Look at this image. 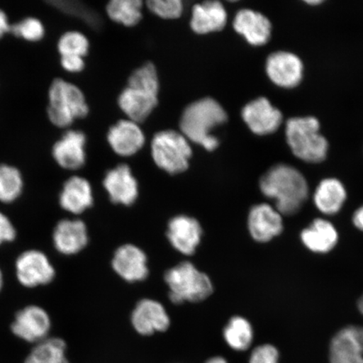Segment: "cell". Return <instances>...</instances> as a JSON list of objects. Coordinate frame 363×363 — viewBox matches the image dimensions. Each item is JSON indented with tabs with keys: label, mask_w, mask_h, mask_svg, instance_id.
<instances>
[{
	"label": "cell",
	"mask_w": 363,
	"mask_h": 363,
	"mask_svg": "<svg viewBox=\"0 0 363 363\" xmlns=\"http://www.w3.org/2000/svg\"><path fill=\"white\" fill-rule=\"evenodd\" d=\"M11 33L26 42L38 43L44 38L45 29L42 21L30 16L12 25Z\"/></svg>",
	"instance_id": "cell-32"
},
{
	"label": "cell",
	"mask_w": 363,
	"mask_h": 363,
	"mask_svg": "<svg viewBox=\"0 0 363 363\" xmlns=\"http://www.w3.org/2000/svg\"><path fill=\"white\" fill-rule=\"evenodd\" d=\"M90 48L89 40L79 30H68L63 33L57 43V49L60 57L79 56L86 57Z\"/></svg>",
	"instance_id": "cell-30"
},
{
	"label": "cell",
	"mask_w": 363,
	"mask_h": 363,
	"mask_svg": "<svg viewBox=\"0 0 363 363\" xmlns=\"http://www.w3.org/2000/svg\"><path fill=\"white\" fill-rule=\"evenodd\" d=\"M357 328L358 339H359L361 346L363 349V326H357Z\"/></svg>",
	"instance_id": "cell-40"
},
{
	"label": "cell",
	"mask_w": 363,
	"mask_h": 363,
	"mask_svg": "<svg viewBox=\"0 0 363 363\" xmlns=\"http://www.w3.org/2000/svg\"><path fill=\"white\" fill-rule=\"evenodd\" d=\"M131 323L140 335H151L169 329L170 319L162 303L145 298L138 303L131 315Z\"/></svg>",
	"instance_id": "cell-18"
},
{
	"label": "cell",
	"mask_w": 363,
	"mask_h": 363,
	"mask_svg": "<svg viewBox=\"0 0 363 363\" xmlns=\"http://www.w3.org/2000/svg\"><path fill=\"white\" fill-rule=\"evenodd\" d=\"M299 238L308 251L328 254L337 246L339 233L333 222L325 218H316L301 230Z\"/></svg>",
	"instance_id": "cell-21"
},
{
	"label": "cell",
	"mask_w": 363,
	"mask_h": 363,
	"mask_svg": "<svg viewBox=\"0 0 363 363\" xmlns=\"http://www.w3.org/2000/svg\"><path fill=\"white\" fill-rule=\"evenodd\" d=\"M48 118L57 128L66 129L89 115V106L82 89L65 79L57 78L49 86Z\"/></svg>",
	"instance_id": "cell-4"
},
{
	"label": "cell",
	"mask_w": 363,
	"mask_h": 363,
	"mask_svg": "<svg viewBox=\"0 0 363 363\" xmlns=\"http://www.w3.org/2000/svg\"><path fill=\"white\" fill-rule=\"evenodd\" d=\"M265 68L272 83L283 89L296 88L301 84L305 72L301 58L287 51L272 53L267 58Z\"/></svg>",
	"instance_id": "cell-9"
},
{
	"label": "cell",
	"mask_w": 363,
	"mask_h": 363,
	"mask_svg": "<svg viewBox=\"0 0 363 363\" xmlns=\"http://www.w3.org/2000/svg\"><path fill=\"white\" fill-rule=\"evenodd\" d=\"M87 136L79 130H67L53 144L52 157L54 162L62 169L77 171L85 165Z\"/></svg>",
	"instance_id": "cell-10"
},
{
	"label": "cell",
	"mask_w": 363,
	"mask_h": 363,
	"mask_svg": "<svg viewBox=\"0 0 363 363\" xmlns=\"http://www.w3.org/2000/svg\"><path fill=\"white\" fill-rule=\"evenodd\" d=\"M17 230L13 222L4 213L0 211V247L15 242Z\"/></svg>",
	"instance_id": "cell-35"
},
{
	"label": "cell",
	"mask_w": 363,
	"mask_h": 363,
	"mask_svg": "<svg viewBox=\"0 0 363 363\" xmlns=\"http://www.w3.org/2000/svg\"><path fill=\"white\" fill-rule=\"evenodd\" d=\"M280 353L274 345L266 343L254 348L248 363H279Z\"/></svg>",
	"instance_id": "cell-34"
},
{
	"label": "cell",
	"mask_w": 363,
	"mask_h": 363,
	"mask_svg": "<svg viewBox=\"0 0 363 363\" xmlns=\"http://www.w3.org/2000/svg\"><path fill=\"white\" fill-rule=\"evenodd\" d=\"M352 224L357 230L363 233V204L354 211L352 218Z\"/></svg>",
	"instance_id": "cell-38"
},
{
	"label": "cell",
	"mask_w": 363,
	"mask_h": 363,
	"mask_svg": "<svg viewBox=\"0 0 363 363\" xmlns=\"http://www.w3.org/2000/svg\"><path fill=\"white\" fill-rule=\"evenodd\" d=\"M15 272L18 282L26 289L48 285L56 277L55 267L43 251L29 249L17 257Z\"/></svg>",
	"instance_id": "cell-7"
},
{
	"label": "cell",
	"mask_w": 363,
	"mask_h": 363,
	"mask_svg": "<svg viewBox=\"0 0 363 363\" xmlns=\"http://www.w3.org/2000/svg\"><path fill=\"white\" fill-rule=\"evenodd\" d=\"M320 130V121L314 116L293 117L286 122V142L295 157L308 163L325 160L329 143Z\"/></svg>",
	"instance_id": "cell-3"
},
{
	"label": "cell",
	"mask_w": 363,
	"mask_h": 363,
	"mask_svg": "<svg viewBox=\"0 0 363 363\" xmlns=\"http://www.w3.org/2000/svg\"><path fill=\"white\" fill-rule=\"evenodd\" d=\"M107 140L113 152L121 157L135 155L146 143L139 124L129 119L112 125L108 130Z\"/></svg>",
	"instance_id": "cell-19"
},
{
	"label": "cell",
	"mask_w": 363,
	"mask_h": 363,
	"mask_svg": "<svg viewBox=\"0 0 363 363\" xmlns=\"http://www.w3.org/2000/svg\"><path fill=\"white\" fill-rule=\"evenodd\" d=\"M261 192L274 201L283 216H292L301 211L310 194L308 181L302 172L291 165L280 163L262 176Z\"/></svg>",
	"instance_id": "cell-1"
},
{
	"label": "cell",
	"mask_w": 363,
	"mask_h": 363,
	"mask_svg": "<svg viewBox=\"0 0 363 363\" xmlns=\"http://www.w3.org/2000/svg\"><path fill=\"white\" fill-rule=\"evenodd\" d=\"M203 230L196 219L185 215L169 221L167 237L172 246L184 255L191 256L201 242Z\"/></svg>",
	"instance_id": "cell-14"
},
{
	"label": "cell",
	"mask_w": 363,
	"mask_h": 363,
	"mask_svg": "<svg viewBox=\"0 0 363 363\" xmlns=\"http://www.w3.org/2000/svg\"><path fill=\"white\" fill-rule=\"evenodd\" d=\"M11 26L7 13L0 9V40L11 31Z\"/></svg>",
	"instance_id": "cell-37"
},
{
	"label": "cell",
	"mask_w": 363,
	"mask_h": 363,
	"mask_svg": "<svg viewBox=\"0 0 363 363\" xmlns=\"http://www.w3.org/2000/svg\"><path fill=\"white\" fill-rule=\"evenodd\" d=\"M60 65L63 70L68 74H79L84 70L85 57L79 56H62Z\"/></svg>",
	"instance_id": "cell-36"
},
{
	"label": "cell",
	"mask_w": 363,
	"mask_h": 363,
	"mask_svg": "<svg viewBox=\"0 0 363 363\" xmlns=\"http://www.w3.org/2000/svg\"><path fill=\"white\" fill-rule=\"evenodd\" d=\"M164 279L170 289V301L174 303L204 301L214 289L208 276L189 262H181L167 270Z\"/></svg>",
	"instance_id": "cell-5"
},
{
	"label": "cell",
	"mask_w": 363,
	"mask_h": 363,
	"mask_svg": "<svg viewBox=\"0 0 363 363\" xmlns=\"http://www.w3.org/2000/svg\"><path fill=\"white\" fill-rule=\"evenodd\" d=\"M151 150L154 162L167 174H178L189 169L192 148L189 140L178 131L157 133L152 140Z\"/></svg>",
	"instance_id": "cell-6"
},
{
	"label": "cell",
	"mask_w": 363,
	"mask_h": 363,
	"mask_svg": "<svg viewBox=\"0 0 363 363\" xmlns=\"http://www.w3.org/2000/svg\"><path fill=\"white\" fill-rule=\"evenodd\" d=\"M4 284V274L2 269H0V292L2 291L3 287Z\"/></svg>",
	"instance_id": "cell-43"
},
{
	"label": "cell",
	"mask_w": 363,
	"mask_h": 363,
	"mask_svg": "<svg viewBox=\"0 0 363 363\" xmlns=\"http://www.w3.org/2000/svg\"><path fill=\"white\" fill-rule=\"evenodd\" d=\"M223 337L226 344L233 350L247 351L253 342L252 325L246 318L234 316L225 325Z\"/></svg>",
	"instance_id": "cell-27"
},
{
	"label": "cell",
	"mask_w": 363,
	"mask_h": 363,
	"mask_svg": "<svg viewBox=\"0 0 363 363\" xmlns=\"http://www.w3.org/2000/svg\"><path fill=\"white\" fill-rule=\"evenodd\" d=\"M51 329V316L44 308L38 305L21 308L11 325V333L16 337L33 345L48 338Z\"/></svg>",
	"instance_id": "cell-8"
},
{
	"label": "cell",
	"mask_w": 363,
	"mask_h": 363,
	"mask_svg": "<svg viewBox=\"0 0 363 363\" xmlns=\"http://www.w3.org/2000/svg\"><path fill=\"white\" fill-rule=\"evenodd\" d=\"M147 4L154 15L162 19H178L184 12L183 2L180 0H150Z\"/></svg>",
	"instance_id": "cell-33"
},
{
	"label": "cell",
	"mask_w": 363,
	"mask_h": 363,
	"mask_svg": "<svg viewBox=\"0 0 363 363\" xmlns=\"http://www.w3.org/2000/svg\"><path fill=\"white\" fill-rule=\"evenodd\" d=\"M227 120V113L220 103L214 99L203 98L185 108L180 120L181 133L190 142L213 152L219 147L220 140L212 131Z\"/></svg>",
	"instance_id": "cell-2"
},
{
	"label": "cell",
	"mask_w": 363,
	"mask_h": 363,
	"mask_svg": "<svg viewBox=\"0 0 363 363\" xmlns=\"http://www.w3.org/2000/svg\"><path fill=\"white\" fill-rule=\"evenodd\" d=\"M242 117L252 133L258 135L276 133L284 121L282 112L264 97L257 98L246 104L242 108Z\"/></svg>",
	"instance_id": "cell-11"
},
{
	"label": "cell",
	"mask_w": 363,
	"mask_h": 363,
	"mask_svg": "<svg viewBox=\"0 0 363 363\" xmlns=\"http://www.w3.org/2000/svg\"><path fill=\"white\" fill-rule=\"evenodd\" d=\"M24 178L16 167L0 164V203L9 204L18 201L24 190Z\"/></svg>",
	"instance_id": "cell-28"
},
{
	"label": "cell",
	"mask_w": 363,
	"mask_h": 363,
	"mask_svg": "<svg viewBox=\"0 0 363 363\" xmlns=\"http://www.w3.org/2000/svg\"><path fill=\"white\" fill-rule=\"evenodd\" d=\"M67 352L65 340L49 337L34 345L23 363H71Z\"/></svg>",
	"instance_id": "cell-26"
},
{
	"label": "cell",
	"mask_w": 363,
	"mask_h": 363,
	"mask_svg": "<svg viewBox=\"0 0 363 363\" xmlns=\"http://www.w3.org/2000/svg\"><path fill=\"white\" fill-rule=\"evenodd\" d=\"M357 310L360 312V314L363 316V294L358 298L357 301Z\"/></svg>",
	"instance_id": "cell-41"
},
{
	"label": "cell",
	"mask_w": 363,
	"mask_h": 363,
	"mask_svg": "<svg viewBox=\"0 0 363 363\" xmlns=\"http://www.w3.org/2000/svg\"><path fill=\"white\" fill-rule=\"evenodd\" d=\"M347 199V191L342 181L337 178L322 179L312 194L316 210L325 216L337 215Z\"/></svg>",
	"instance_id": "cell-23"
},
{
	"label": "cell",
	"mask_w": 363,
	"mask_h": 363,
	"mask_svg": "<svg viewBox=\"0 0 363 363\" xmlns=\"http://www.w3.org/2000/svg\"><path fill=\"white\" fill-rule=\"evenodd\" d=\"M233 27L247 42L254 47H262L269 42L272 24L269 18L260 12L244 9L235 15Z\"/></svg>",
	"instance_id": "cell-20"
},
{
	"label": "cell",
	"mask_w": 363,
	"mask_h": 363,
	"mask_svg": "<svg viewBox=\"0 0 363 363\" xmlns=\"http://www.w3.org/2000/svg\"><path fill=\"white\" fill-rule=\"evenodd\" d=\"M227 23L225 9L219 1H206L195 4L190 26L199 35L216 33L225 28Z\"/></svg>",
	"instance_id": "cell-25"
},
{
	"label": "cell",
	"mask_w": 363,
	"mask_h": 363,
	"mask_svg": "<svg viewBox=\"0 0 363 363\" xmlns=\"http://www.w3.org/2000/svg\"><path fill=\"white\" fill-rule=\"evenodd\" d=\"M143 4L140 0H112L107 4L106 11L111 21L131 27L142 20Z\"/></svg>",
	"instance_id": "cell-29"
},
{
	"label": "cell",
	"mask_w": 363,
	"mask_h": 363,
	"mask_svg": "<svg viewBox=\"0 0 363 363\" xmlns=\"http://www.w3.org/2000/svg\"><path fill=\"white\" fill-rule=\"evenodd\" d=\"M59 206L72 216H79L93 206L94 193L89 181L74 175L62 184L58 196Z\"/></svg>",
	"instance_id": "cell-17"
},
{
	"label": "cell",
	"mask_w": 363,
	"mask_h": 363,
	"mask_svg": "<svg viewBox=\"0 0 363 363\" xmlns=\"http://www.w3.org/2000/svg\"><path fill=\"white\" fill-rule=\"evenodd\" d=\"M118 104L129 120L140 124L146 121L155 110L158 95L127 86L118 98Z\"/></svg>",
	"instance_id": "cell-24"
},
{
	"label": "cell",
	"mask_w": 363,
	"mask_h": 363,
	"mask_svg": "<svg viewBox=\"0 0 363 363\" xmlns=\"http://www.w3.org/2000/svg\"><path fill=\"white\" fill-rule=\"evenodd\" d=\"M103 186L113 203L130 206L138 197V181L126 164L108 170L104 176Z\"/></svg>",
	"instance_id": "cell-15"
},
{
	"label": "cell",
	"mask_w": 363,
	"mask_h": 363,
	"mask_svg": "<svg viewBox=\"0 0 363 363\" xmlns=\"http://www.w3.org/2000/svg\"><path fill=\"white\" fill-rule=\"evenodd\" d=\"M206 363H228L223 357H213Z\"/></svg>",
	"instance_id": "cell-39"
},
{
	"label": "cell",
	"mask_w": 363,
	"mask_h": 363,
	"mask_svg": "<svg viewBox=\"0 0 363 363\" xmlns=\"http://www.w3.org/2000/svg\"><path fill=\"white\" fill-rule=\"evenodd\" d=\"M88 227L78 218H67L59 220L54 227L52 243L54 248L63 256H74L89 244Z\"/></svg>",
	"instance_id": "cell-13"
},
{
	"label": "cell",
	"mask_w": 363,
	"mask_h": 363,
	"mask_svg": "<svg viewBox=\"0 0 363 363\" xmlns=\"http://www.w3.org/2000/svg\"><path fill=\"white\" fill-rule=\"evenodd\" d=\"M113 271L127 282H138L148 276L147 257L142 249L125 244L116 250L111 262Z\"/></svg>",
	"instance_id": "cell-16"
},
{
	"label": "cell",
	"mask_w": 363,
	"mask_h": 363,
	"mask_svg": "<svg viewBox=\"0 0 363 363\" xmlns=\"http://www.w3.org/2000/svg\"><path fill=\"white\" fill-rule=\"evenodd\" d=\"M128 87L142 89L158 95L160 84L156 67L147 62L138 67L130 76Z\"/></svg>",
	"instance_id": "cell-31"
},
{
	"label": "cell",
	"mask_w": 363,
	"mask_h": 363,
	"mask_svg": "<svg viewBox=\"0 0 363 363\" xmlns=\"http://www.w3.org/2000/svg\"><path fill=\"white\" fill-rule=\"evenodd\" d=\"M308 6H319V4H322L321 0H307L306 1Z\"/></svg>",
	"instance_id": "cell-42"
},
{
	"label": "cell",
	"mask_w": 363,
	"mask_h": 363,
	"mask_svg": "<svg viewBox=\"0 0 363 363\" xmlns=\"http://www.w3.org/2000/svg\"><path fill=\"white\" fill-rule=\"evenodd\" d=\"M329 363H363V349L358 339L357 325L340 329L331 338Z\"/></svg>",
	"instance_id": "cell-22"
},
{
	"label": "cell",
	"mask_w": 363,
	"mask_h": 363,
	"mask_svg": "<svg viewBox=\"0 0 363 363\" xmlns=\"http://www.w3.org/2000/svg\"><path fill=\"white\" fill-rule=\"evenodd\" d=\"M248 230L257 242H269L284 231V216L274 206L262 203L251 208L248 214Z\"/></svg>",
	"instance_id": "cell-12"
}]
</instances>
